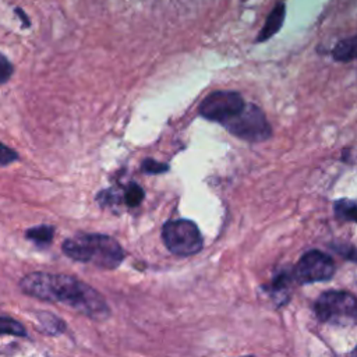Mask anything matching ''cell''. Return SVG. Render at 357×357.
<instances>
[{
  "label": "cell",
  "mask_w": 357,
  "mask_h": 357,
  "mask_svg": "<svg viewBox=\"0 0 357 357\" xmlns=\"http://www.w3.org/2000/svg\"><path fill=\"white\" fill-rule=\"evenodd\" d=\"M21 289L40 300L68 304L92 318H102L107 314L106 301L95 289L67 275L33 272L24 276Z\"/></svg>",
  "instance_id": "cell-1"
},
{
  "label": "cell",
  "mask_w": 357,
  "mask_h": 357,
  "mask_svg": "<svg viewBox=\"0 0 357 357\" xmlns=\"http://www.w3.org/2000/svg\"><path fill=\"white\" fill-rule=\"evenodd\" d=\"M63 251L75 261L105 269L116 268L124 257L120 244L105 234H78L64 241Z\"/></svg>",
  "instance_id": "cell-2"
},
{
  "label": "cell",
  "mask_w": 357,
  "mask_h": 357,
  "mask_svg": "<svg viewBox=\"0 0 357 357\" xmlns=\"http://www.w3.org/2000/svg\"><path fill=\"white\" fill-rule=\"evenodd\" d=\"M321 321L336 325H357V297L346 291L324 293L315 304Z\"/></svg>",
  "instance_id": "cell-3"
},
{
  "label": "cell",
  "mask_w": 357,
  "mask_h": 357,
  "mask_svg": "<svg viewBox=\"0 0 357 357\" xmlns=\"http://www.w3.org/2000/svg\"><path fill=\"white\" fill-rule=\"evenodd\" d=\"M166 247L176 255H192L202 247V236L197 225L191 220L177 219L167 222L162 229Z\"/></svg>",
  "instance_id": "cell-4"
},
{
  "label": "cell",
  "mask_w": 357,
  "mask_h": 357,
  "mask_svg": "<svg viewBox=\"0 0 357 357\" xmlns=\"http://www.w3.org/2000/svg\"><path fill=\"white\" fill-rule=\"evenodd\" d=\"M233 135L252 142L265 141L271 137V126L264 112L255 105H245L244 109L223 124Z\"/></svg>",
  "instance_id": "cell-5"
},
{
  "label": "cell",
  "mask_w": 357,
  "mask_h": 357,
  "mask_svg": "<svg viewBox=\"0 0 357 357\" xmlns=\"http://www.w3.org/2000/svg\"><path fill=\"white\" fill-rule=\"evenodd\" d=\"M245 103L240 93L233 91H218L208 95L199 105V114L211 121L225 124L237 116Z\"/></svg>",
  "instance_id": "cell-6"
},
{
  "label": "cell",
  "mask_w": 357,
  "mask_h": 357,
  "mask_svg": "<svg viewBox=\"0 0 357 357\" xmlns=\"http://www.w3.org/2000/svg\"><path fill=\"white\" fill-rule=\"evenodd\" d=\"M333 272V261L321 251H310L304 254L294 268L296 278L301 283L328 280L332 278Z\"/></svg>",
  "instance_id": "cell-7"
},
{
  "label": "cell",
  "mask_w": 357,
  "mask_h": 357,
  "mask_svg": "<svg viewBox=\"0 0 357 357\" xmlns=\"http://www.w3.org/2000/svg\"><path fill=\"white\" fill-rule=\"evenodd\" d=\"M284 15H286V10H284V4L279 3L273 7V10L268 14L266 21L261 29V32L257 36V42H265L269 38H272L283 25L284 21Z\"/></svg>",
  "instance_id": "cell-8"
},
{
  "label": "cell",
  "mask_w": 357,
  "mask_h": 357,
  "mask_svg": "<svg viewBox=\"0 0 357 357\" xmlns=\"http://www.w3.org/2000/svg\"><path fill=\"white\" fill-rule=\"evenodd\" d=\"M332 54L339 61H350L356 59L357 57V35L340 40L335 46Z\"/></svg>",
  "instance_id": "cell-9"
},
{
  "label": "cell",
  "mask_w": 357,
  "mask_h": 357,
  "mask_svg": "<svg viewBox=\"0 0 357 357\" xmlns=\"http://www.w3.org/2000/svg\"><path fill=\"white\" fill-rule=\"evenodd\" d=\"M53 227L52 226H36L32 227L29 230H26V238H29L31 241L43 245V244H49L53 240Z\"/></svg>",
  "instance_id": "cell-10"
},
{
  "label": "cell",
  "mask_w": 357,
  "mask_h": 357,
  "mask_svg": "<svg viewBox=\"0 0 357 357\" xmlns=\"http://www.w3.org/2000/svg\"><path fill=\"white\" fill-rule=\"evenodd\" d=\"M335 212L343 219L357 222V204L356 202H351L347 199L337 201L335 204Z\"/></svg>",
  "instance_id": "cell-11"
},
{
  "label": "cell",
  "mask_w": 357,
  "mask_h": 357,
  "mask_svg": "<svg viewBox=\"0 0 357 357\" xmlns=\"http://www.w3.org/2000/svg\"><path fill=\"white\" fill-rule=\"evenodd\" d=\"M144 199V190L135 184V183H131L127 188H126V192H124V202L134 208V206H138Z\"/></svg>",
  "instance_id": "cell-12"
},
{
  "label": "cell",
  "mask_w": 357,
  "mask_h": 357,
  "mask_svg": "<svg viewBox=\"0 0 357 357\" xmlns=\"http://www.w3.org/2000/svg\"><path fill=\"white\" fill-rule=\"evenodd\" d=\"M0 333H8L15 336H24L25 329L22 325L14 319L10 318H0Z\"/></svg>",
  "instance_id": "cell-13"
},
{
  "label": "cell",
  "mask_w": 357,
  "mask_h": 357,
  "mask_svg": "<svg viewBox=\"0 0 357 357\" xmlns=\"http://www.w3.org/2000/svg\"><path fill=\"white\" fill-rule=\"evenodd\" d=\"M142 170L148 174H160L169 170V166L166 163L153 160V159H145L142 163Z\"/></svg>",
  "instance_id": "cell-14"
},
{
  "label": "cell",
  "mask_w": 357,
  "mask_h": 357,
  "mask_svg": "<svg viewBox=\"0 0 357 357\" xmlns=\"http://www.w3.org/2000/svg\"><path fill=\"white\" fill-rule=\"evenodd\" d=\"M14 67L13 64L8 61V59L0 53V84H4L10 79V77L13 75Z\"/></svg>",
  "instance_id": "cell-15"
},
{
  "label": "cell",
  "mask_w": 357,
  "mask_h": 357,
  "mask_svg": "<svg viewBox=\"0 0 357 357\" xmlns=\"http://www.w3.org/2000/svg\"><path fill=\"white\" fill-rule=\"evenodd\" d=\"M17 159H18L17 152L13 151L11 148H8L7 145H4L3 142H0V166L10 165V163L15 162Z\"/></svg>",
  "instance_id": "cell-16"
},
{
  "label": "cell",
  "mask_w": 357,
  "mask_h": 357,
  "mask_svg": "<svg viewBox=\"0 0 357 357\" xmlns=\"http://www.w3.org/2000/svg\"><path fill=\"white\" fill-rule=\"evenodd\" d=\"M15 13L20 15V18H21V21H22V24H24V26H29V25H31L28 15H26L21 8H15Z\"/></svg>",
  "instance_id": "cell-17"
},
{
  "label": "cell",
  "mask_w": 357,
  "mask_h": 357,
  "mask_svg": "<svg viewBox=\"0 0 357 357\" xmlns=\"http://www.w3.org/2000/svg\"><path fill=\"white\" fill-rule=\"evenodd\" d=\"M354 357H357V349H356V354H354Z\"/></svg>",
  "instance_id": "cell-18"
},
{
  "label": "cell",
  "mask_w": 357,
  "mask_h": 357,
  "mask_svg": "<svg viewBox=\"0 0 357 357\" xmlns=\"http://www.w3.org/2000/svg\"><path fill=\"white\" fill-rule=\"evenodd\" d=\"M247 357H252V356H247Z\"/></svg>",
  "instance_id": "cell-19"
}]
</instances>
